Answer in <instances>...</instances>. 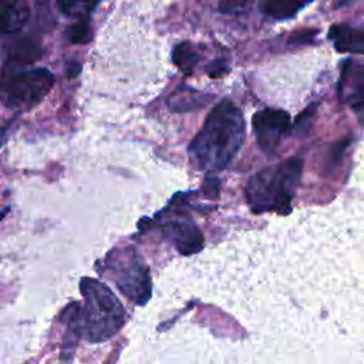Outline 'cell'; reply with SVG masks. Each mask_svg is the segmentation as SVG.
<instances>
[{
    "mask_svg": "<svg viewBox=\"0 0 364 364\" xmlns=\"http://www.w3.org/2000/svg\"><path fill=\"white\" fill-rule=\"evenodd\" d=\"M243 141V114L232 101L223 100L209 112L202 129L191 142L189 156L199 169L219 172L230 165Z\"/></svg>",
    "mask_w": 364,
    "mask_h": 364,
    "instance_id": "6da1fadb",
    "label": "cell"
},
{
    "mask_svg": "<svg viewBox=\"0 0 364 364\" xmlns=\"http://www.w3.org/2000/svg\"><path fill=\"white\" fill-rule=\"evenodd\" d=\"M303 161L289 158L280 164L264 168L250 176L245 186V198L253 213L276 212L287 215L300 183Z\"/></svg>",
    "mask_w": 364,
    "mask_h": 364,
    "instance_id": "7a4b0ae2",
    "label": "cell"
},
{
    "mask_svg": "<svg viewBox=\"0 0 364 364\" xmlns=\"http://www.w3.org/2000/svg\"><path fill=\"white\" fill-rule=\"evenodd\" d=\"M84 297V337L90 343H104L112 338L125 324L127 313L111 289L92 277L80 280Z\"/></svg>",
    "mask_w": 364,
    "mask_h": 364,
    "instance_id": "3957f363",
    "label": "cell"
},
{
    "mask_svg": "<svg viewBox=\"0 0 364 364\" xmlns=\"http://www.w3.org/2000/svg\"><path fill=\"white\" fill-rule=\"evenodd\" d=\"M132 303L144 306L151 297L149 269L134 247L115 249L102 262L101 270Z\"/></svg>",
    "mask_w": 364,
    "mask_h": 364,
    "instance_id": "277c9868",
    "label": "cell"
},
{
    "mask_svg": "<svg viewBox=\"0 0 364 364\" xmlns=\"http://www.w3.org/2000/svg\"><path fill=\"white\" fill-rule=\"evenodd\" d=\"M54 77L47 68L24 70L10 75L4 84V104L13 109H28L53 88Z\"/></svg>",
    "mask_w": 364,
    "mask_h": 364,
    "instance_id": "5b68a950",
    "label": "cell"
},
{
    "mask_svg": "<svg viewBox=\"0 0 364 364\" xmlns=\"http://www.w3.org/2000/svg\"><path fill=\"white\" fill-rule=\"evenodd\" d=\"M252 128L259 146L272 154L276 151L282 138L291 129L290 117L286 111L264 108L252 118Z\"/></svg>",
    "mask_w": 364,
    "mask_h": 364,
    "instance_id": "8992f818",
    "label": "cell"
},
{
    "mask_svg": "<svg viewBox=\"0 0 364 364\" xmlns=\"http://www.w3.org/2000/svg\"><path fill=\"white\" fill-rule=\"evenodd\" d=\"M337 91L340 101L347 104L364 124V65L351 60L346 61Z\"/></svg>",
    "mask_w": 364,
    "mask_h": 364,
    "instance_id": "52a82bcc",
    "label": "cell"
},
{
    "mask_svg": "<svg viewBox=\"0 0 364 364\" xmlns=\"http://www.w3.org/2000/svg\"><path fill=\"white\" fill-rule=\"evenodd\" d=\"M162 232L164 236L169 239V242L183 256L198 253L199 250H202L205 245V239L200 229L189 218L172 219L165 222L162 225Z\"/></svg>",
    "mask_w": 364,
    "mask_h": 364,
    "instance_id": "ba28073f",
    "label": "cell"
},
{
    "mask_svg": "<svg viewBox=\"0 0 364 364\" xmlns=\"http://www.w3.org/2000/svg\"><path fill=\"white\" fill-rule=\"evenodd\" d=\"M328 38L340 53L364 54V28L347 24H334L328 30Z\"/></svg>",
    "mask_w": 364,
    "mask_h": 364,
    "instance_id": "9c48e42d",
    "label": "cell"
},
{
    "mask_svg": "<svg viewBox=\"0 0 364 364\" xmlns=\"http://www.w3.org/2000/svg\"><path fill=\"white\" fill-rule=\"evenodd\" d=\"M61 321L65 323V336H64V346H63V360H71L73 351L75 348L77 340L81 336V330H84V323H82V309L78 303H71L67 306L61 316Z\"/></svg>",
    "mask_w": 364,
    "mask_h": 364,
    "instance_id": "30bf717a",
    "label": "cell"
},
{
    "mask_svg": "<svg viewBox=\"0 0 364 364\" xmlns=\"http://www.w3.org/2000/svg\"><path fill=\"white\" fill-rule=\"evenodd\" d=\"M30 9L26 0H1V27L3 33L18 31L28 20Z\"/></svg>",
    "mask_w": 364,
    "mask_h": 364,
    "instance_id": "8fae6325",
    "label": "cell"
},
{
    "mask_svg": "<svg viewBox=\"0 0 364 364\" xmlns=\"http://www.w3.org/2000/svg\"><path fill=\"white\" fill-rule=\"evenodd\" d=\"M313 0H262L264 14L274 18H290Z\"/></svg>",
    "mask_w": 364,
    "mask_h": 364,
    "instance_id": "7c38bea8",
    "label": "cell"
},
{
    "mask_svg": "<svg viewBox=\"0 0 364 364\" xmlns=\"http://www.w3.org/2000/svg\"><path fill=\"white\" fill-rule=\"evenodd\" d=\"M43 54V50L38 44L31 40H18L10 46L9 60L18 65H26L37 61Z\"/></svg>",
    "mask_w": 364,
    "mask_h": 364,
    "instance_id": "4fadbf2b",
    "label": "cell"
},
{
    "mask_svg": "<svg viewBox=\"0 0 364 364\" xmlns=\"http://www.w3.org/2000/svg\"><path fill=\"white\" fill-rule=\"evenodd\" d=\"M172 61L185 75H191L199 61V54L189 43H179L173 47Z\"/></svg>",
    "mask_w": 364,
    "mask_h": 364,
    "instance_id": "5bb4252c",
    "label": "cell"
},
{
    "mask_svg": "<svg viewBox=\"0 0 364 364\" xmlns=\"http://www.w3.org/2000/svg\"><path fill=\"white\" fill-rule=\"evenodd\" d=\"M100 3V0H57L60 10L74 18H85Z\"/></svg>",
    "mask_w": 364,
    "mask_h": 364,
    "instance_id": "9a60e30c",
    "label": "cell"
},
{
    "mask_svg": "<svg viewBox=\"0 0 364 364\" xmlns=\"http://www.w3.org/2000/svg\"><path fill=\"white\" fill-rule=\"evenodd\" d=\"M65 37L71 44H87L91 40L92 33L88 23L84 18H78V21L67 28Z\"/></svg>",
    "mask_w": 364,
    "mask_h": 364,
    "instance_id": "2e32d148",
    "label": "cell"
},
{
    "mask_svg": "<svg viewBox=\"0 0 364 364\" xmlns=\"http://www.w3.org/2000/svg\"><path fill=\"white\" fill-rule=\"evenodd\" d=\"M206 104V97H172L169 100V108L173 111H191L200 108Z\"/></svg>",
    "mask_w": 364,
    "mask_h": 364,
    "instance_id": "e0dca14e",
    "label": "cell"
},
{
    "mask_svg": "<svg viewBox=\"0 0 364 364\" xmlns=\"http://www.w3.org/2000/svg\"><path fill=\"white\" fill-rule=\"evenodd\" d=\"M253 0H220L218 10L225 14H235L246 10Z\"/></svg>",
    "mask_w": 364,
    "mask_h": 364,
    "instance_id": "ac0fdd59",
    "label": "cell"
},
{
    "mask_svg": "<svg viewBox=\"0 0 364 364\" xmlns=\"http://www.w3.org/2000/svg\"><path fill=\"white\" fill-rule=\"evenodd\" d=\"M316 34H317V30L304 28V30H300L297 33H293L289 38V43L290 44H307V43L313 41Z\"/></svg>",
    "mask_w": 364,
    "mask_h": 364,
    "instance_id": "d6986e66",
    "label": "cell"
},
{
    "mask_svg": "<svg viewBox=\"0 0 364 364\" xmlns=\"http://www.w3.org/2000/svg\"><path fill=\"white\" fill-rule=\"evenodd\" d=\"M209 77L212 78H218V77H222L226 71H228V64L225 63V60H213L208 68H206Z\"/></svg>",
    "mask_w": 364,
    "mask_h": 364,
    "instance_id": "ffe728a7",
    "label": "cell"
},
{
    "mask_svg": "<svg viewBox=\"0 0 364 364\" xmlns=\"http://www.w3.org/2000/svg\"><path fill=\"white\" fill-rule=\"evenodd\" d=\"M78 71H80V64L73 63V64L70 65V68H68L67 75H68V77H74V75H77V73H78Z\"/></svg>",
    "mask_w": 364,
    "mask_h": 364,
    "instance_id": "44dd1931",
    "label": "cell"
},
{
    "mask_svg": "<svg viewBox=\"0 0 364 364\" xmlns=\"http://www.w3.org/2000/svg\"><path fill=\"white\" fill-rule=\"evenodd\" d=\"M38 1H46V0H38Z\"/></svg>",
    "mask_w": 364,
    "mask_h": 364,
    "instance_id": "7402d4cb",
    "label": "cell"
}]
</instances>
